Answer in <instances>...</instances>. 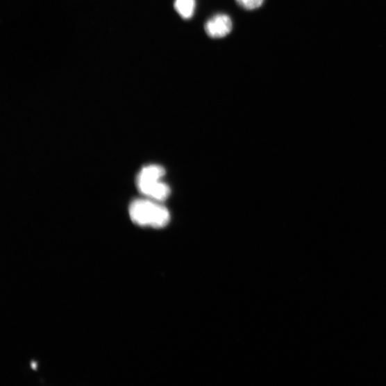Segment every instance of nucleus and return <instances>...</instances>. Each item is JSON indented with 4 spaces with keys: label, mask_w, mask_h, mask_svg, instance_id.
Wrapping results in <instances>:
<instances>
[{
    "label": "nucleus",
    "mask_w": 386,
    "mask_h": 386,
    "mask_svg": "<svg viewBox=\"0 0 386 386\" xmlns=\"http://www.w3.org/2000/svg\"><path fill=\"white\" fill-rule=\"evenodd\" d=\"M174 8L183 19H190L195 15L196 0H175Z\"/></svg>",
    "instance_id": "obj_5"
},
{
    "label": "nucleus",
    "mask_w": 386,
    "mask_h": 386,
    "mask_svg": "<svg viewBox=\"0 0 386 386\" xmlns=\"http://www.w3.org/2000/svg\"><path fill=\"white\" fill-rule=\"evenodd\" d=\"M233 21L229 15L219 13L208 19L205 24V32L212 39L228 36L233 31Z\"/></svg>",
    "instance_id": "obj_2"
},
{
    "label": "nucleus",
    "mask_w": 386,
    "mask_h": 386,
    "mask_svg": "<svg viewBox=\"0 0 386 386\" xmlns=\"http://www.w3.org/2000/svg\"><path fill=\"white\" fill-rule=\"evenodd\" d=\"M137 186L142 195L156 201H163L170 196L171 189L160 181L138 182Z\"/></svg>",
    "instance_id": "obj_3"
},
{
    "label": "nucleus",
    "mask_w": 386,
    "mask_h": 386,
    "mask_svg": "<svg viewBox=\"0 0 386 386\" xmlns=\"http://www.w3.org/2000/svg\"><path fill=\"white\" fill-rule=\"evenodd\" d=\"M236 3L246 10H254L260 8L265 0H235Z\"/></svg>",
    "instance_id": "obj_6"
},
{
    "label": "nucleus",
    "mask_w": 386,
    "mask_h": 386,
    "mask_svg": "<svg viewBox=\"0 0 386 386\" xmlns=\"http://www.w3.org/2000/svg\"><path fill=\"white\" fill-rule=\"evenodd\" d=\"M129 215L132 221L142 227L162 228L171 220L170 212L165 207L147 199L133 201L129 207Z\"/></svg>",
    "instance_id": "obj_1"
},
{
    "label": "nucleus",
    "mask_w": 386,
    "mask_h": 386,
    "mask_svg": "<svg viewBox=\"0 0 386 386\" xmlns=\"http://www.w3.org/2000/svg\"><path fill=\"white\" fill-rule=\"evenodd\" d=\"M165 174V169L162 167L158 165H150L141 169L137 181H160Z\"/></svg>",
    "instance_id": "obj_4"
}]
</instances>
